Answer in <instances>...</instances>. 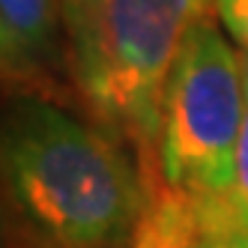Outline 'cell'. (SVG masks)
<instances>
[{"label": "cell", "instance_id": "cell-1", "mask_svg": "<svg viewBox=\"0 0 248 248\" xmlns=\"http://www.w3.org/2000/svg\"><path fill=\"white\" fill-rule=\"evenodd\" d=\"M6 198L45 248H129L153 180L126 138L48 99H24L3 132Z\"/></svg>", "mask_w": 248, "mask_h": 248}, {"label": "cell", "instance_id": "cell-2", "mask_svg": "<svg viewBox=\"0 0 248 248\" xmlns=\"http://www.w3.org/2000/svg\"><path fill=\"white\" fill-rule=\"evenodd\" d=\"M60 12L78 93L99 123L132 140L144 168L158 165L170 72L191 27L216 15V0H60Z\"/></svg>", "mask_w": 248, "mask_h": 248}, {"label": "cell", "instance_id": "cell-3", "mask_svg": "<svg viewBox=\"0 0 248 248\" xmlns=\"http://www.w3.org/2000/svg\"><path fill=\"white\" fill-rule=\"evenodd\" d=\"M245 126L242 51L216 15L198 21L180 51L162 108L158 183L186 194H230Z\"/></svg>", "mask_w": 248, "mask_h": 248}, {"label": "cell", "instance_id": "cell-4", "mask_svg": "<svg viewBox=\"0 0 248 248\" xmlns=\"http://www.w3.org/2000/svg\"><path fill=\"white\" fill-rule=\"evenodd\" d=\"M63 36L60 0H0V63L9 84H36Z\"/></svg>", "mask_w": 248, "mask_h": 248}, {"label": "cell", "instance_id": "cell-5", "mask_svg": "<svg viewBox=\"0 0 248 248\" xmlns=\"http://www.w3.org/2000/svg\"><path fill=\"white\" fill-rule=\"evenodd\" d=\"M242 69H245V126L239 138V150H236V173H233V191L230 201L239 209L242 221L248 224V54L242 51Z\"/></svg>", "mask_w": 248, "mask_h": 248}, {"label": "cell", "instance_id": "cell-6", "mask_svg": "<svg viewBox=\"0 0 248 248\" xmlns=\"http://www.w3.org/2000/svg\"><path fill=\"white\" fill-rule=\"evenodd\" d=\"M216 18L239 51L248 54V0H216Z\"/></svg>", "mask_w": 248, "mask_h": 248}, {"label": "cell", "instance_id": "cell-7", "mask_svg": "<svg viewBox=\"0 0 248 248\" xmlns=\"http://www.w3.org/2000/svg\"><path fill=\"white\" fill-rule=\"evenodd\" d=\"M227 248H248V233H242V236H236L233 242H230Z\"/></svg>", "mask_w": 248, "mask_h": 248}]
</instances>
